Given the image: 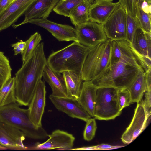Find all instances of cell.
Here are the masks:
<instances>
[{
  "label": "cell",
  "instance_id": "obj_1",
  "mask_svg": "<svg viewBox=\"0 0 151 151\" xmlns=\"http://www.w3.org/2000/svg\"><path fill=\"white\" fill-rule=\"evenodd\" d=\"M47 64L42 42L15 74V96L16 102L19 105H29Z\"/></svg>",
  "mask_w": 151,
  "mask_h": 151
},
{
  "label": "cell",
  "instance_id": "obj_2",
  "mask_svg": "<svg viewBox=\"0 0 151 151\" xmlns=\"http://www.w3.org/2000/svg\"><path fill=\"white\" fill-rule=\"evenodd\" d=\"M142 72L145 71L133 54L121 58L91 81L98 87L128 89Z\"/></svg>",
  "mask_w": 151,
  "mask_h": 151
},
{
  "label": "cell",
  "instance_id": "obj_3",
  "mask_svg": "<svg viewBox=\"0 0 151 151\" xmlns=\"http://www.w3.org/2000/svg\"><path fill=\"white\" fill-rule=\"evenodd\" d=\"M91 49L74 41L65 47L52 52L47 60V64L56 72L71 71L81 74Z\"/></svg>",
  "mask_w": 151,
  "mask_h": 151
},
{
  "label": "cell",
  "instance_id": "obj_4",
  "mask_svg": "<svg viewBox=\"0 0 151 151\" xmlns=\"http://www.w3.org/2000/svg\"><path fill=\"white\" fill-rule=\"evenodd\" d=\"M17 103L0 106V121L22 131L25 137L36 140H42L48 134L42 127H37L29 117L28 109L20 108Z\"/></svg>",
  "mask_w": 151,
  "mask_h": 151
},
{
  "label": "cell",
  "instance_id": "obj_5",
  "mask_svg": "<svg viewBox=\"0 0 151 151\" xmlns=\"http://www.w3.org/2000/svg\"><path fill=\"white\" fill-rule=\"evenodd\" d=\"M111 43L112 40L108 39L91 49L81 73L83 81L92 80L109 66Z\"/></svg>",
  "mask_w": 151,
  "mask_h": 151
},
{
  "label": "cell",
  "instance_id": "obj_6",
  "mask_svg": "<svg viewBox=\"0 0 151 151\" xmlns=\"http://www.w3.org/2000/svg\"><path fill=\"white\" fill-rule=\"evenodd\" d=\"M118 89L98 87L96 92L94 117L99 120L114 119L121 114L117 99Z\"/></svg>",
  "mask_w": 151,
  "mask_h": 151
},
{
  "label": "cell",
  "instance_id": "obj_7",
  "mask_svg": "<svg viewBox=\"0 0 151 151\" xmlns=\"http://www.w3.org/2000/svg\"><path fill=\"white\" fill-rule=\"evenodd\" d=\"M76 41L89 48H92L108 39L103 24L89 21L75 27Z\"/></svg>",
  "mask_w": 151,
  "mask_h": 151
},
{
  "label": "cell",
  "instance_id": "obj_8",
  "mask_svg": "<svg viewBox=\"0 0 151 151\" xmlns=\"http://www.w3.org/2000/svg\"><path fill=\"white\" fill-rule=\"evenodd\" d=\"M108 39L127 40L126 12L119 5L103 24Z\"/></svg>",
  "mask_w": 151,
  "mask_h": 151
},
{
  "label": "cell",
  "instance_id": "obj_9",
  "mask_svg": "<svg viewBox=\"0 0 151 151\" xmlns=\"http://www.w3.org/2000/svg\"><path fill=\"white\" fill-rule=\"evenodd\" d=\"M29 23L45 29L59 41H76L75 28L70 25L57 23L47 19H31L25 24Z\"/></svg>",
  "mask_w": 151,
  "mask_h": 151
},
{
  "label": "cell",
  "instance_id": "obj_10",
  "mask_svg": "<svg viewBox=\"0 0 151 151\" xmlns=\"http://www.w3.org/2000/svg\"><path fill=\"white\" fill-rule=\"evenodd\" d=\"M48 137L49 138L46 141L42 143H37L29 150H71L75 139L72 134L59 129L53 131Z\"/></svg>",
  "mask_w": 151,
  "mask_h": 151
},
{
  "label": "cell",
  "instance_id": "obj_11",
  "mask_svg": "<svg viewBox=\"0 0 151 151\" xmlns=\"http://www.w3.org/2000/svg\"><path fill=\"white\" fill-rule=\"evenodd\" d=\"M49 98L58 110L72 118L86 122L91 117L76 99L68 97L56 96L52 94L49 96Z\"/></svg>",
  "mask_w": 151,
  "mask_h": 151
},
{
  "label": "cell",
  "instance_id": "obj_12",
  "mask_svg": "<svg viewBox=\"0 0 151 151\" xmlns=\"http://www.w3.org/2000/svg\"><path fill=\"white\" fill-rule=\"evenodd\" d=\"M46 93L45 82L41 79L28 106L30 119L37 127H42V119L45 105Z\"/></svg>",
  "mask_w": 151,
  "mask_h": 151
},
{
  "label": "cell",
  "instance_id": "obj_13",
  "mask_svg": "<svg viewBox=\"0 0 151 151\" xmlns=\"http://www.w3.org/2000/svg\"><path fill=\"white\" fill-rule=\"evenodd\" d=\"M148 116L141 101L137 103L131 122L122 136L121 139L123 143H131L146 129Z\"/></svg>",
  "mask_w": 151,
  "mask_h": 151
},
{
  "label": "cell",
  "instance_id": "obj_14",
  "mask_svg": "<svg viewBox=\"0 0 151 151\" xmlns=\"http://www.w3.org/2000/svg\"><path fill=\"white\" fill-rule=\"evenodd\" d=\"M24 134L19 130L0 121V145L8 149L28 150L24 144Z\"/></svg>",
  "mask_w": 151,
  "mask_h": 151
},
{
  "label": "cell",
  "instance_id": "obj_15",
  "mask_svg": "<svg viewBox=\"0 0 151 151\" xmlns=\"http://www.w3.org/2000/svg\"><path fill=\"white\" fill-rule=\"evenodd\" d=\"M37 0H15L0 15V31L15 22L19 17L29 9Z\"/></svg>",
  "mask_w": 151,
  "mask_h": 151
},
{
  "label": "cell",
  "instance_id": "obj_16",
  "mask_svg": "<svg viewBox=\"0 0 151 151\" xmlns=\"http://www.w3.org/2000/svg\"><path fill=\"white\" fill-rule=\"evenodd\" d=\"M119 5L113 0H94L89 9V21L103 24Z\"/></svg>",
  "mask_w": 151,
  "mask_h": 151
},
{
  "label": "cell",
  "instance_id": "obj_17",
  "mask_svg": "<svg viewBox=\"0 0 151 151\" xmlns=\"http://www.w3.org/2000/svg\"><path fill=\"white\" fill-rule=\"evenodd\" d=\"M60 0H37L25 13L24 20L21 23L12 25L14 28L25 24L31 19H47Z\"/></svg>",
  "mask_w": 151,
  "mask_h": 151
},
{
  "label": "cell",
  "instance_id": "obj_18",
  "mask_svg": "<svg viewBox=\"0 0 151 151\" xmlns=\"http://www.w3.org/2000/svg\"><path fill=\"white\" fill-rule=\"evenodd\" d=\"M84 81L76 100L91 116L94 118L96 92L98 87L91 81Z\"/></svg>",
  "mask_w": 151,
  "mask_h": 151
},
{
  "label": "cell",
  "instance_id": "obj_19",
  "mask_svg": "<svg viewBox=\"0 0 151 151\" xmlns=\"http://www.w3.org/2000/svg\"><path fill=\"white\" fill-rule=\"evenodd\" d=\"M42 77L44 81L51 87L52 95L68 97L65 81L62 73L54 71L47 64L44 68Z\"/></svg>",
  "mask_w": 151,
  "mask_h": 151
},
{
  "label": "cell",
  "instance_id": "obj_20",
  "mask_svg": "<svg viewBox=\"0 0 151 151\" xmlns=\"http://www.w3.org/2000/svg\"><path fill=\"white\" fill-rule=\"evenodd\" d=\"M130 43L133 50L139 54L151 58V33L145 32L139 25Z\"/></svg>",
  "mask_w": 151,
  "mask_h": 151
},
{
  "label": "cell",
  "instance_id": "obj_21",
  "mask_svg": "<svg viewBox=\"0 0 151 151\" xmlns=\"http://www.w3.org/2000/svg\"><path fill=\"white\" fill-rule=\"evenodd\" d=\"M68 97L76 100L78 97L83 80L81 74L71 71L62 72Z\"/></svg>",
  "mask_w": 151,
  "mask_h": 151
},
{
  "label": "cell",
  "instance_id": "obj_22",
  "mask_svg": "<svg viewBox=\"0 0 151 151\" xmlns=\"http://www.w3.org/2000/svg\"><path fill=\"white\" fill-rule=\"evenodd\" d=\"M133 54L130 43L127 40H112L109 66L115 64L122 58Z\"/></svg>",
  "mask_w": 151,
  "mask_h": 151
},
{
  "label": "cell",
  "instance_id": "obj_23",
  "mask_svg": "<svg viewBox=\"0 0 151 151\" xmlns=\"http://www.w3.org/2000/svg\"><path fill=\"white\" fill-rule=\"evenodd\" d=\"M129 92L131 103H137L142 99L145 93L147 91L145 72L141 73L128 89Z\"/></svg>",
  "mask_w": 151,
  "mask_h": 151
},
{
  "label": "cell",
  "instance_id": "obj_24",
  "mask_svg": "<svg viewBox=\"0 0 151 151\" xmlns=\"http://www.w3.org/2000/svg\"><path fill=\"white\" fill-rule=\"evenodd\" d=\"M91 4L89 0H84L71 12L69 17L75 27L89 21L88 12Z\"/></svg>",
  "mask_w": 151,
  "mask_h": 151
},
{
  "label": "cell",
  "instance_id": "obj_25",
  "mask_svg": "<svg viewBox=\"0 0 151 151\" xmlns=\"http://www.w3.org/2000/svg\"><path fill=\"white\" fill-rule=\"evenodd\" d=\"M16 103L14 77L7 80L0 89V106Z\"/></svg>",
  "mask_w": 151,
  "mask_h": 151
},
{
  "label": "cell",
  "instance_id": "obj_26",
  "mask_svg": "<svg viewBox=\"0 0 151 151\" xmlns=\"http://www.w3.org/2000/svg\"><path fill=\"white\" fill-rule=\"evenodd\" d=\"M84 0H60L53 11L60 15L69 17L71 12Z\"/></svg>",
  "mask_w": 151,
  "mask_h": 151
},
{
  "label": "cell",
  "instance_id": "obj_27",
  "mask_svg": "<svg viewBox=\"0 0 151 151\" xmlns=\"http://www.w3.org/2000/svg\"><path fill=\"white\" fill-rule=\"evenodd\" d=\"M42 40L40 35L37 32L26 41V47L22 54V64L27 60Z\"/></svg>",
  "mask_w": 151,
  "mask_h": 151
},
{
  "label": "cell",
  "instance_id": "obj_28",
  "mask_svg": "<svg viewBox=\"0 0 151 151\" xmlns=\"http://www.w3.org/2000/svg\"><path fill=\"white\" fill-rule=\"evenodd\" d=\"M9 61L4 53L0 51V89L6 81L11 77Z\"/></svg>",
  "mask_w": 151,
  "mask_h": 151
},
{
  "label": "cell",
  "instance_id": "obj_29",
  "mask_svg": "<svg viewBox=\"0 0 151 151\" xmlns=\"http://www.w3.org/2000/svg\"><path fill=\"white\" fill-rule=\"evenodd\" d=\"M137 18L139 26L145 32L151 33V15L145 13L137 6Z\"/></svg>",
  "mask_w": 151,
  "mask_h": 151
},
{
  "label": "cell",
  "instance_id": "obj_30",
  "mask_svg": "<svg viewBox=\"0 0 151 151\" xmlns=\"http://www.w3.org/2000/svg\"><path fill=\"white\" fill-rule=\"evenodd\" d=\"M139 25L137 17L133 18L126 13L127 40L131 43L137 27Z\"/></svg>",
  "mask_w": 151,
  "mask_h": 151
},
{
  "label": "cell",
  "instance_id": "obj_31",
  "mask_svg": "<svg viewBox=\"0 0 151 151\" xmlns=\"http://www.w3.org/2000/svg\"><path fill=\"white\" fill-rule=\"evenodd\" d=\"M86 122L83 133L84 139L87 141L92 140L94 137L97 128L95 119L90 118Z\"/></svg>",
  "mask_w": 151,
  "mask_h": 151
},
{
  "label": "cell",
  "instance_id": "obj_32",
  "mask_svg": "<svg viewBox=\"0 0 151 151\" xmlns=\"http://www.w3.org/2000/svg\"><path fill=\"white\" fill-rule=\"evenodd\" d=\"M118 2L127 14L133 18H137V0H119Z\"/></svg>",
  "mask_w": 151,
  "mask_h": 151
},
{
  "label": "cell",
  "instance_id": "obj_33",
  "mask_svg": "<svg viewBox=\"0 0 151 151\" xmlns=\"http://www.w3.org/2000/svg\"><path fill=\"white\" fill-rule=\"evenodd\" d=\"M117 99L120 109L121 111L124 108L129 106L132 104L131 103L130 93L127 89L118 90Z\"/></svg>",
  "mask_w": 151,
  "mask_h": 151
},
{
  "label": "cell",
  "instance_id": "obj_34",
  "mask_svg": "<svg viewBox=\"0 0 151 151\" xmlns=\"http://www.w3.org/2000/svg\"><path fill=\"white\" fill-rule=\"evenodd\" d=\"M132 49L136 60L145 72L148 69H151V59L147 56L139 54Z\"/></svg>",
  "mask_w": 151,
  "mask_h": 151
},
{
  "label": "cell",
  "instance_id": "obj_35",
  "mask_svg": "<svg viewBox=\"0 0 151 151\" xmlns=\"http://www.w3.org/2000/svg\"><path fill=\"white\" fill-rule=\"evenodd\" d=\"M121 147L119 146H114L109 144H102L91 147H84L75 149L72 148L71 150H100L116 149Z\"/></svg>",
  "mask_w": 151,
  "mask_h": 151
},
{
  "label": "cell",
  "instance_id": "obj_36",
  "mask_svg": "<svg viewBox=\"0 0 151 151\" xmlns=\"http://www.w3.org/2000/svg\"><path fill=\"white\" fill-rule=\"evenodd\" d=\"M144 100H141L145 111L148 116L151 114V91H147L144 94Z\"/></svg>",
  "mask_w": 151,
  "mask_h": 151
},
{
  "label": "cell",
  "instance_id": "obj_37",
  "mask_svg": "<svg viewBox=\"0 0 151 151\" xmlns=\"http://www.w3.org/2000/svg\"><path fill=\"white\" fill-rule=\"evenodd\" d=\"M26 44V41L21 40L20 42L11 45V47L13 48L14 55H16L20 53L22 54L25 49Z\"/></svg>",
  "mask_w": 151,
  "mask_h": 151
},
{
  "label": "cell",
  "instance_id": "obj_38",
  "mask_svg": "<svg viewBox=\"0 0 151 151\" xmlns=\"http://www.w3.org/2000/svg\"><path fill=\"white\" fill-rule=\"evenodd\" d=\"M137 6L145 13L151 15V3H149L146 0H137Z\"/></svg>",
  "mask_w": 151,
  "mask_h": 151
},
{
  "label": "cell",
  "instance_id": "obj_39",
  "mask_svg": "<svg viewBox=\"0 0 151 151\" xmlns=\"http://www.w3.org/2000/svg\"><path fill=\"white\" fill-rule=\"evenodd\" d=\"M15 0H0V15L6 11Z\"/></svg>",
  "mask_w": 151,
  "mask_h": 151
},
{
  "label": "cell",
  "instance_id": "obj_40",
  "mask_svg": "<svg viewBox=\"0 0 151 151\" xmlns=\"http://www.w3.org/2000/svg\"><path fill=\"white\" fill-rule=\"evenodd\" d=\"M151 68L148 69L145 72L147 91H151Z\"/></svg>",
  "mask_w": 151,
  "mask_h": 151
},
{
  "label": "cell",
  "instance_id": "obj_41",
  "mask_svg": "<svg viewBox=\"0 0 151 151\" xmlns=\"http://www.w3.org/2000/svg\"><path fill=\"white\" fill-rule=\"evenodd\" d=\"M146 1L149 3H151V0H146Z\"/></svg>",
  "mask_w": 151,
  "mask_h": 151
},
{
  "label": "cell",
  "instance_id": "obj_42",
  "mask_svg": "<svg viewBox=\"0 0 151 151\" xmlns=\"http://www.w3.org/2000/svg\"><path fill=\"white\" fill-rule=\"evenodd\" d=\"M91 4L93 3L94 0H89Z\"/></svg>",
  "mask_w": 151,
  "mask_h": 151
},
{
  "label": "cell",
  "instance_id": "obj_43",
  "mask_svg": "<svg viewBox=\"0 0 151 151\" xmlns=\"http://www.w3.org/2000/svg\"></svg>",
  "mask_w": 151,
  "mask_h": 151
}]
</instances>
